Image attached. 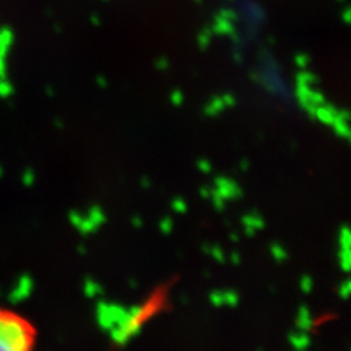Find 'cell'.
<instances>
[{
  "label": "cell",
  "instance_id": "6da1fadb",
  "mask_svg": "<svg viewBox=\"0 0 351 351\" xmlns=\"http://www.w3.org/2000/svg\"><path fill=\"white\" fill-rule=\"evenodd\" d=\"M32 331L25 321L9 312H0V351H31Z\"/></svg>",
  "mask_w": 351,
  "mask_h": 351
}]
</instances>
